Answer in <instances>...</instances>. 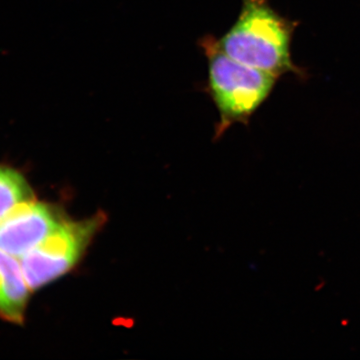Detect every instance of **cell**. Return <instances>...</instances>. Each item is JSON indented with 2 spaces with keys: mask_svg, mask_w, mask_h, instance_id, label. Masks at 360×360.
Returning a JSON list of instances; mask_svg holds the SVG:
<instances>
[{
  "mask_svg": "<svg viewBox=\"0 0 360 360\" xmlns=\"http://www.w3.org/2000/svg\"><path fill=\"white\" fill-rule=\"evenodd\" d=\"M217 44L229 58L276 77L295 70L290 25L265 0H243L238 21Z\"/></svg>",
  "mask_w": 360,
  "mask_h": 360,
  "instance_id": "cell-1",
  "label": "cell"
},
{
  "mask_svg": "<svg viewBox=\"0 0 360 360\" xmlns=\"http://www.w3.org/2000/svg\"><path fill=\"white\" fill-rule=\"evenodd\" d=\"M210 87L220 115V130L245 122L274 87L277 77L229 58L217 42L206 41Z\"/></svg>",
  "mask_w": 360,
  "mask_h": 360,
  "instance_id": "cell-2",
  "label": "cell"
},
{
  "mask_svg": "<svg viewBox=\"0 0 360 360\" xmlns=\"http://www.w3.org/2000/svg\"><path fill=\"white\" fill-rule=\"evenodd\" d=\"M103 222V215L79 221L65 220L49 238L20 258L30 290H39L70 271L84 255Z\"/></svg>",
  "mask_w": 360,
  "mask_h": 360,
  "instance_id": "cell-3",
  "label": "cell"
},
{
  "mask_svg": "<svg viewBox=\"0 0 360 360\" xmlns=\"http://www.w3.org/2000/svg\"><path fill=\"white\" fill-rule=\"evenodd\" d=\"M65 220L58 208L47 203L34 200L20 203L0 219V250L20 259Z\"/></svg>",
  "mask_w": 360,
  "mask_h": 360,
  "instance_id": "cell-4",
  "label": "cell"
},
{
  "mask_svg": "<svg viewBox=\"0 0 360 360\" xmlns=\"http://www.w3.org/2000/svg\"><path fill=\"white\" fill-rule=\"evenodd\" d=\"M30 291L20 260L0 250V319L22 323Z\"/></svg>",
  "mask_w": 360,
  "mask_h": 360,
  "instance_id": "cell-5",
  "label": "cell"
},
{
  "mask_svg": "<svg viewBox=\"0 0 360 360\" xmlns=\"http://www.w3.org/2000/svg\"><path fill=\"white\" fill-rule=\"evenodd\" d=\"M34 200L25 177L13 168L0 167V219L16 205Z\"/></svg>",
  "mask_w": 360,
  "mask_h": 360,
  "instance_id": "cell-6",
  "label": "cell"
}]
</instances>
